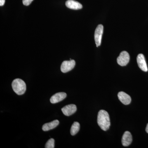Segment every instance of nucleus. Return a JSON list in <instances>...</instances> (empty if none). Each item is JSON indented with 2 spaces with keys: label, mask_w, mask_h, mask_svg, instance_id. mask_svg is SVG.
Masks as SVG:
<instances>
[{
  "label": "nucleus",
  "mask_w": 148,
  "mask_h": 148,
  "mask_svg": "<svg viewBox=\"0 0 148 148\" xmlns=\"http://www.w3.org/2000/svg\"><path fill=\"white\" fill-rule=\"evenodd\" d=\"M132 136L129 131H125L123 135L122 138V144L124 147H127L132 143Z\"/></svg>",
  "instance_id": "1a4fd4ad"
},
{
  "label": "nucleus",
  "mask_w": 148,
  "mask_h": 148,
  "mask_svg": "<svg viewBox=\"0 0 148 148\" xmlns=\"http://www.w3.org/2000/svg\"><path fill=\"white\" fill-rule=\"evenodd\" d=\"M59 123V121L58 120H55L51 122L45 123L42 126V130L44 131H47L54 129L58 126Z\"/></svg>",
  "instance_id": "f8f14e48"
},
{
  "label": "nucleus",
  "mask_w": 148,
  "mask_h": 148,
  "mask_svg": "<svg viewBox=\"0 0 148 148\" xmlns=\"http://www.w3.org/2000/svg\"><path fill=\"white\" fill-rule=\"evenodd\" d=\"M138 66L141 70L144 72L148 71L147 66L146 63L145 56L142 53L138 54L137 58Z\"/></svg>",
  "instance_id": "423d86ee"
},
{
  "label": "nucleus",
  "mask_w": 148,
  "mask_h": 148,
  "mask_svg": "<svg viewBox=\"0 0 148 148\" xmlns=\"http://www.w3.org/2000/svg\"><path fill=\"white\" fill-rule=\"evenodd\" d=\"M146 131L147 133H148V123L147 125V127H146Z\"/></svg>",
  "instance_id": "f3484780"
},
{
  "label": "nucleus",
  "mask_w": 148,
  "mask_h": 148,
  "mask_svg": "<svg viewBox=\"0 0 148 148\" xmlns=\"http://www.w3.org/2000/svg\"><path fill=\"white\" fill-rule=\"evenodd\" d=\"M54 139L53 138L49 139L47 141L45 145V148H54Z\"/></svg>",
  "instance_id": "4468645a"
},
{
  "label": "nucleus",
  "mask_w": 148,
  "mask_h": 148,
  "mask_svg": "<svg viewBox=\"0 0 148 148\" xmlns=\"http://www.w3.org/2000/svg\"><path fill=\"white\" fill-rule=\"evenodd\" d=\"M75 65V62L73 60L64 61L61 66V72L63 73H66L74 69Z\"/></svg>",
  "instance_id": "39448f33"
},
{
  "label": "nucleus",
  "mask_w": 148,
  "mask_h": 148,
  "mask_svg": "<svg viewBox=\"0 0 148 148\" xmlns=\"http://www.w3.org/2000/svg\"><path fill=\"white\" fill-rule=\"evenodd\" d=\"M77 109V107L75 105L70 104L62 108L61 110L65 115L70 116L76 112Z\"/></svg>",
  "instance_id": "0eeeda50"
},
{
  "label": "nucleus",
  "mask_w": 148,
  "mask_h": 148,
  "mask_svg": "<svg viewBox=\"0 0 148 148\" xmlns=\"http://www.w3.org/2000/svg\"><path fill=\"white\" fill-rule=\"evenodd\" d=\"M66 7L71 9L77 10L82 8V5L80 3L74 0H68L66 2Z\"/></svg>",
  "instance_id": "9b49d317"
},
{
  "label": "nucleus",
  "mask_w": 148,
  "mask_h": 148,
  "mask_svg": "<svg viewBox=\"0 0 148 148\" xmlns=\"http://www.w3.org/2000/svg\"><path fill=\"white\" fill-rule=\"evenodd\" d=\"M119 101L124 105H129L131 102V98L128 94L123 91L119 92L118 94Z\"/></svg>",
  "instance_id": "9d476101"
},
{
  "label": "nucleus",
  "mask_w": 148,
  "mask_h": 148,
  "mask_svg": "<svg viewBox=\"0 0 148 148\" xmlns=\"http://www.w3.org/2000/svg\"><path fill=\"white\" fill-rule=\"evenodd\" d=\"M130 61V56L127 51H123L120 53L119 56L117 58V62L120 66H126Z\"/></svg>",
  "instance_id": "20e7f679"
},
{
  "label": "nucleus",
  "mask_w": 148,
  "mask_h": 148,
  "mask_svg": "<svg viewBox=\"0 0 148 148\" xmlns=\"http://www.w3.org/2000/svg\"><path fill=\"white\" fill-rule=\"evenodd\" d=\"M5 3V0H0V5L1 6H3Z\"/></svg>",
  "instance_id": "dca6fc26"
},
{
  "label": "nucleus",
  "mask_w": 148,
  "mask_h": 148,
  "mask_svg": "<svg viewBox=\"0 0 148 148\" xmlns=\"http://www.w3.org/2000/svg\"><path fill=\"white\" fill-rule=\"evenodd\" d=\"M33 1L34 0H22V2L24 5L28 6L32 3Z\"/></svg>",
  "instance_id": "2eb2a0df"
},
{
  "label": "nucleus",
  "mask_w": 148,
  "mask_h": 148,
  "mask_svg": "<svg viewBox=\"0 0 148 148\" xmlns=\"http://www.w3.org/2000/svg\"><path fill=\"white\" fill-rule=\"evenodd\" d=\"M66 96H67V94L65 92H58L51 96L50 99V102L52 104L58 103L64 100L66 98Z\"/></svg>",
  "instance_id": "6e6552de"
},
{
  "label": "nucleus",
  "mask_w": 148,
  "mask_h": 148,
  "mask_svg": "<svg viewBox=\"0 0 148 148\" xmlns=\"http://www.w3.org/2000/svg\"><path fill=\"white\" fill-rule=\"evenodd\" d=\"M12 86L14 91L18 95H23L26 92L27 89L25 82L20 79L14 80L12 84Z\"/></svg>",
  "instance_id": "f03ea898"
},
{
  "label": "nucleus",
  "mask_w": 148,
  "mask_h": 148,
  "mask_svg": "<svg viewBox=\"0 0 148 148\" xmlns=\"http://www.w3.org/2000/svg\"><path fill=\"white\" fill-rule=\"evenodd\" d=\"M103 32V26L102 24H99L95 29V34H94V38L96 47L101 45V40Z\"/></svg>",
  "instance_id": "7ed1b4c3"
},
{
  "label": "nucleus",
  "mask_w": 148,
  "mask_h": 148,
  "mask_svg": "<svg viewBox=\"0 0 148 148\" xmlns=\"http://www.w3.org/2000/svg\"><path fill=\"white\" fill-rule=\"evenodd\" d=\"M80 129V124L77 122H75L72 125L71 129V135L74 136L79 132Z\"/></svg>",
  "instance_id": "ddd939ff"
},
{
  "label": "nucleus",
  "mask_w": 148,
  "mask_h": 148,
  "mask_svg": "<svg viewBox=\"0 0 148 148\" xmlns=\"http://www.w3.org/2000/svg\"><path fill=\"white\" fill-rule=\"evenodd\" d=\"M97 123L101 129L107 131L110 126V116L108 112L104 110H101L98 112Z\"/></svg>",
  "instance_id": "f257e3e1"
}]
</instances>
